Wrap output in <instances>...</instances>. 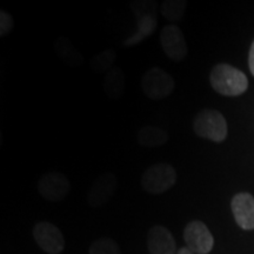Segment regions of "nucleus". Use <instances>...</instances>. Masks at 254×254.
<instances>
[{"label":"nucleus","instance_id":"f03ea898","mask_svg":"<svg viewBox=\"0 0 254 254\" xmlns=\"http://www.w3.org/2000/svg\"><path fill=\"white\" fill-rule=\"evenodd\" d=\"M195 134L202 139L221 142L226 139L228 127L225 117L217 110L205 109L196 114L193 120Z\"/></svg>","mask_w":254,"mask_h":254},{"label":"nucleus","instance_id":"aec40b11","mask_svg":"<svg viewBox=\"0 0 254 254\" xmlns=\"http://www.w3.org/2000/svg\"><path fill=\"white\" fill-rule=\"evenodd\" d=\"M13 27L14 20L12 15L6 11H0V37L8 36Z\"/></svg>","mask_w":254,"mask_h":254},{"label":"nucleus","instance_id":"a211bd4d","mask_svg":"<svg viewBox=\"0 0 254 254\" xmlns=\"http://www.w3.org/2000/svg\"><path fill=\"white\" fill-rule=\"evenodd\" d=\"M88 254H122L118 244L111 238H100L93 241Z\"/></svg>","mask_w":254,"mask_h":254},{"label":"nucleus","instance_id":"9d476101","mask_svg":"<svg viewBox=\"0 0 254 254\" xmlns=\"http://www.w3.org/2000/svg\"><path fill=\"white\" fill-rule=\"evenodd\" d=\"M231 208L238 226L245 231L254 230V196L251 193L241 192L234 195Z\"/></svg>","mask_w":254,"mask_h":254},{"label":"nucleus","instance_id":"20e7f679","mask_svg":"<svg viewBox=\"0 0 254 254\" xmlns=\"http://www.w3.org/2000/svg\"><path fill=\"white\" fill-rule=\"evenodd\" d=\"M176 87L170 73L160 67H152L145 72L141 79V90L148 99L161 100L168 97Z\"/></svg>","mask_w":254,"mask_h":254},{"label":"nucleus","instance_id":"f257e3e1","mask_svg":"<svg viewBox=\"0 0 254 254\" xmlns=\"http://www.w3.org/2000/svg\"><path fill=\"white\" fill-rule=\"evenodd\" d=\"M209 82L217 93L225 97H238L249 88V79L240 69L228 64H218L209 73Z\"/></svg>","mask_w":254,"mask_h":254},{"label":"nucleus","instance_id":"2eb2a0df","mask_svg":"<svg viewBox=\"0 0 254 254\" xmlns=\"http://www.w3.org/2000/svg\"><path fill=\"white\" fill-rule=\"evenodd\" d=\"M136 19H138V30H136L135 34H133L131 38L126 40V46H134L136 44L141 43L145 38L152 36V33L157 28L158 14L142 15V17Z\"/></svg>","mask_w":254,"mask_h":254},{"label":"nucleus","instance_id":"412c9836","mask_svg":"<svg viewBox=\"0 0 254 254\" xmlns=\"http://www.w3.org/2000/svg\"><path fill=\"white\" fill-rule=\"evenodd\" d=\"M249 67H250L251 73H252L254 77V40L252 45H251L250 53H249Z\"/></svg>","mask_w":254,"mask_h":254},{"label":"nucleus","instance_id":"ddd939ff","mask_svg":"<svg viewBox=\"0 0 254 254\" xmlns=\"http://www.w3.org/2000/svg\"><path fill=\"white\" fill-rule=\"evenodd\" d=\"M136 139L144 147H160L168 141V133L158 126H144L139 129Z\"/></svg>","mask_w":254,"mask_h":254},{"label":"nucleus","instance_id":"f3484780","mask_svg":"<svg viewBox=\"0 0 254 254\" xmlns=\"http://www.w3.org/2000/svg\"><path fill=\"white\" fill-rule=\"evenodd\" d=\"M117 59L114 50H105L95 55L91 60V67L95 73H107L113 68V64Z\"/></svg>","mask_w":254,"mask_h":254},{"label":"nucleus","instance_id":"6ab92c4d","mask_svg":"<svg viewBox=\"0 0 254 254\" xmlns=\"http://www.w3.org/2000/svg\"><path fill=\"white\" fill-rule=\"evenodd\" d=\"M132 11L134 12L135 17H142V15L148 14H158V2L151 1V0H140V1H134L131 4Z\"/></svg>","mask_w":254,"mask_h":254},{"label":"nucleus","instance_id":"dca6fc26","mask_svg":"<svg viewBox=\"0 0 254 254\" xmlns=\"http://www.w3.org/2000/svg\"><path fill=\"white\" fill-rule=\"evenodd\" d=\"M187 7V1L185 0H166L163 2L160 7L161 15L170 21L176 24L182 20Z\"/></svg>","mask_w":254,"mask_h":254},{"label":"nucleus","instance_id":"423d86ee","mask_svg":"<svg viewBox=\"0 0 254 254\" xmlns=\"http://www.w3.org/2000/svg\"><path fill=\"white\" fill-rule=\"evenodd\" d=\"M184 240L194 254H208L214 246V238L211 231L200 220H192L186 225Z\"/></svg>","mask_w":254,"mask_h":254},{"label":"nucleus","instance_id":"7ed1b4c3","mask_svg":"<svg viewBox=\"0 0 254 254\" xmlns=\"http://www.w3.org/2000/svg\"><path fill=\"white\" fill-rule=\"evenodd\" d=\"M177 171L168 163H157L146 168L141 177V186L146 193L163 194L176 185Z\"/></svg>","mask_w":254,"mask_h":254},{"label":"nucleus","instance_id":"9b49d317","mask_svg":"<svg viewBox=\"0 0 254 254\" xmlns=\"http://www.w3.org/2000/svg\"><path fill=\"white\" fill-rule=\"evenodd\" d=\"M147 249L150 254H176L177 244L170 230L155 225L147 232Z\"/></svg>","mask_w":254,"mask_h":254},{"label":"nucleus","instance_id":"6e6552de","mask_svg":"<svg viewBox=\"0 0 254 254\" xmlns=\"http://www.w3.org/2000/svg\"><path fill=\"white\" fill-rule=\"evenodd\" d=\"M33 238L38 246L47 254H60L65 249L63 232L49 221L37 222L33 227Z\"/></svg>","mask_w":254,"mask_h":254},{"label":"nucleus","instance_id":"f8f14e48","mask_svg":"<svg viewBox=\"0 0 254 254\" xmlns=\"http://www.w3.org/2000/svg\"><path fill=\"white\" fill-rule=\"evenodd\" d=\"M126 88L125 74L123 69L113 67L110 72L106 73L104 79V92L110 99L118 100L123 97Z\"/></svg>","mask_w":254,"mask_h":254},{"label":"nucleus","instance_id":"39448f33","mask_svg":"<svg viewBox=\"0 0 254 254\" xmlns=\"http://www.w3.org/2000/svg\"><path fill=\"white\" fill-rule=\"evenodd\" d=\"M38 192L44 199L51 202H60L71 192V183L65 174L60 172H47L38 182Z\"/></svg>","mask_w":254,"mask_h":254},{"label":"nucleus","instance_id":"4be33fe9","mask_svg":"<svg viewBox=\"0 0 254 254\" xmlns=\"http://www.w3.org/2000/svg\"><path fill=\"white\" fill-rule=\"evenodd\" d=\"M177 254H194L193 253V251H190L189 247H182L179 251H178Z\"/></svg>","mask_w":254,"mask_h":254},{"label":"nucleus","instance_id":"4468645a","mask_svg":"<svg viewBox=\"0 0 254 254\" xmlns=\"http://www.w3.org/2000/svg\"><path fill=\"white\" fill-rule=\"evenodd\" d=\"M55 51L64 63L67 64L68 66H72V67H77L84 63L81 53L66 38L59 37L55 41Z\"/></svg>","mask_w":254,"mask_h":254},{"label":"nucleus","instance_id":"0eeeda50","mask_svg":"<svg viewBox=\"0 0 254 254\" xmlns=\"http://www.w3.org/2000/svg\"><path fill=\"white\" fill-rule=\"evenodd\" d=\"M160 45L165 55L172 62H182L189 53L183 31L176 24H168L161 28Z\"/></svg>","mask_w":254,"mask_h":254},{"label":"nucleus","instance_id":"1a4fd4ad","mask_svg":"<svg viewBox=\"0 0 254 254\" xmlns=\"http://www.w3.org/2000/svg\"><path fill=\"white\" fill-rule=\"evenodd\" d=\"M118 179L111 172L101 173L95 178L88 190L87 201L92 207H101L106 205L118 190Z\"/></svg>","mask_w":254,"mask_h":254}]
</instances>
